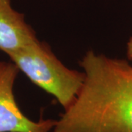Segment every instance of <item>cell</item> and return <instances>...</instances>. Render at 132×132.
Returning <instances> with one entry per match:
<instances>
[{
    "mask_svg": "<svg viewBox=\"0 0 132 132\" xmlns=\"http://www.w3.org/2000/svg\"><path fill=\"white\" fill-rule=\"evenodd\" d=\"M33 84L53 95L65 110L74 103L85 73L66 67L48 43L38 41L7 54Z\"/></svg>",
    "mask_w": 132,
    "mask_h": 132,
    "instance_id": "2",
    "label": "cell"
},
{
    "mask_svg": "<svg viewBox=\"0 0 132 132\" xmlns=\"http://www.w3.org/2000/svg\"><path fill=\"white\" fill-rule=\"evenodd\" d=\"M19 73L13 62L0 61V132H52L56 120L33 121L19 107L13 93Z\"/></svg>",
    "mask_w": 132,
    "mask_h": 132,
    "instance_id": "3",
    "label": "cell"
},
{
    "mask_svg": "<svg viewBox=\"0 0 132 132\" xmlns=\"http://www.w3.org/2000/svg\"><path fill=\"white\" fill-rule=\"evenodd\" d=\"M79 64L83 87L52 132H132V64L93 50Z\"/></svg>",
    "mask_w": 132,
    "mask_h": 132,
    "instance_id": "1",
    "label": "cell"
},
{
    "mask_svg": "<svg viewBox=\"0 0 132 132\" xmlns=\"http://www.w3.org/2000/svg\"><path fill=\"white\" fill-rule=\"evenodd\" d=\"M127 57L129 60L132 62V36L130 38L128 42L127 43Z\"/></svg>",
    "mask_w": 132,
    "mask_h": 132,
    "instance_id": "5",
    "label": "cell"
},
{
    "mask_svg": "<svg viewBox=\"0 0 132 132\" xmlns=\"http://www.w3.org/2000/svg\"><path fill=\"white\" fill-rule=\"evenodd\" d=\"M38 40L24 15L13 7L10 0H0V51L7 54Z\"/></svg>",
    "mask_w": 132,
    "mask_h": 132,
    "instance_id": "4",
    "label": "cell"
}]
</instances>
